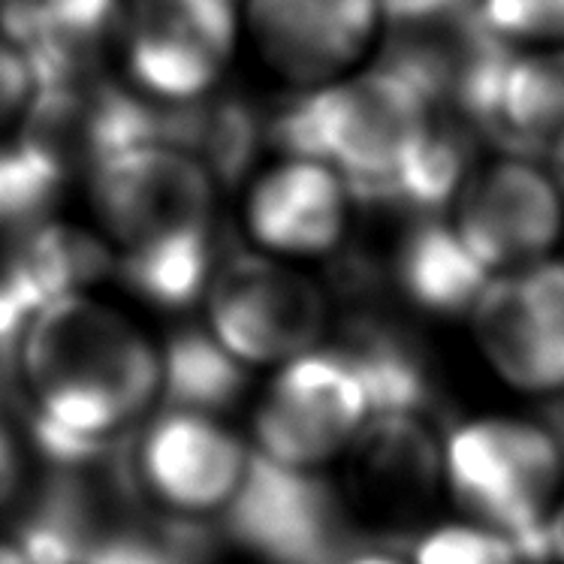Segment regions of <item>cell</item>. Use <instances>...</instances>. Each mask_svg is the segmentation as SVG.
Listing matches in <instances>:
<instances>
[{"label": "cell", "instance_id": "cell-1", "mask_svg": "<svg viewBox=\"0 0 564 564\" xmlns=\"http://www.w3.org/2000/svg\"><path fill=\"white\" fill-rule=\"evenodd\" d=\"M15 375L31 402V441L52 465L109 456L161 399V350L88 293L36 314L15 347Z\"/></svg>", "mask_w": 564, "mask_h": 564}, {"label": "cell", "instance_id": "cell-2", "mask_svg": "<svg viewBox=\"0 0 564 564\" xmlns=\"http://www.w3.org/2000/svg\"><path fill=\"white\" fill-rule=\"evenodd\" d=\"M116 275L154 308L194 305L215 272V178L173 145H133L91 166Z\"/></svg>", "mask_w": 564, "mask_h": 564}, {"label": "cell", "instance_id": "cell-3", "mask_svg": "<svg viewBox=\"0 0 564 564\" xmlns=\"http://www.w3.org/2000/svg\"><path fill=\"white\" fill-rule=\"evenodd\" d=\"M441 100L395 61L345 73L341 79L305 88L300 100L269 127L284 158L326 163L341 175L350 196H366L404 161Z\"/></svg>", "mask_w": 564, "mask_h": 564}, {"label": "cell", "instance_id": "cell-4", "mask_svg": "<svg viewBox=\"0 0 564 564\" xmlns=\"http://www.w3.org/2000/svg\"><path fill=\"white\" fill-rule=\"evenodd\" d=\"M564 492V441L517 414L474 416L444 441V496L465 519L543 558V529Z\"/></svg>", "mask_w": 564, "mask_h": 564}, {"label": "cell", "instance_id": "cell-5", "mask_svg": "<svg viewBox=\"0 0 564 564\" xmlns=\"http://www.w3.org/2000/svg\"><path fill=\"white\" fill-rule=\"evenodd\" d=\"M341 459L345 474L333 486L347 522L366 525L380 541L420 534L444 498V441L426 414H371Z\"/></svg>", "mask_w": 564, "mask_h": 564}, {"label": "cell", "instance_id": "cell-6", "mask_svg": "<svg viewBox=\"0 0 564 564\" xmlns=\"http://www.w3.org/2000/svg\"><path fill=\"white\" fill-rule=\"evenodd\" d=\"M447 220L489 275H505L562 248L564 187L538 158L501 151L474 163Z\"/></svg>", "mask_w": 564, "mask_h": 564}, {"label": "cell", "instance_id": "cell-7", "mask_svg": "<svg viewBox=\"0 0 564 564\" xmlns=\"http://www.w3.org/2000/svg\"><path fill=\"white\" fill-rule=\"evenodd\" d=\"M208 329L245 366L302 357L321 345L329 305L300 269L263 253H245L208 278Z\"/></svg>", "mask_w": 564, "mask_h": 564}, {"label": "cell", "instance_id": "cell-8", "mask_svg": "<svg viewBox=\"0 0 564 564\" xmlns=\"http://www.w3.org/2000/svg\"><path fill=\"white\" fill-rule=\"evenodd\" d=\"M371 416L369 392L341 347L288 359L253 414L257 453L314 471L338 459Z\"/></svg>", "mask_w": 564, "mask_h": 564}, {"label": "cell", "instance_id": "cell-9", "mask_svg": "<svg viewBox=\"0 0 564 564\" xmlns=\"http://www.w3.org/2000/svg\"><path fill=\"white\" fill-rule=\"evenodd\" d=\"M220 517L232 546L263 564H338L354 531L329 480L260 453Z\"/></svg>", "mask_w": 564, "mask_h": 564}, {"label": "cell", "instance_id": "cell-10", "mask_svg": "<svg viewBox=\"0 0 564 564\" xmlns=\"http://www.w3.org/2000/svg\"><path fill=\"white\" fill-rule=\"evenodd\" d=\"M465 321L505 387L538 399L564 395V260L492 275Z\"/></svg>", "mask_w": 564, "mask_h": 564}, {"label": "cell", "instance_id": "cell-11", "mask_svg": "<svg viewBox=\"0 0 564 564\" xmlns=\"http://www.w3.org/2000/svg\"><path fill=\"white\" fill-rule=\"evenodd\" d=\"M121 55L139 94L185 104L206 97L239 40L236 0H130L118 24Z\"/></svg>", "mask_w": 564, "mask_h": 564}, {"label": "cell", "instance_id": "cell-12", "mask_svg": "<svg viewBox=\"0 0 564 564\" xmlns=\"http://www.w3.org/2000/svg\"><path fill=\"white\" fill-rule=\"evenodd\" d=\"M453 79V100L507 154L538 158L564 130V52L510 48L477 31Z\"/></svg>", "mask_w": 564, "mask_h": 564}, {"label": "cell", "instance_id": "cell-13", "mask_svg": "<svg viewBox=\"0 0 564 564\" xmlns=\"http://www.w3.org/2000/svg\"><path fill=\"white\" fill-rule=\"evenodd\" d=\"M251 453L215 416L166 408L127 441V468L139 496L178 519L220 513L242 484Z\"/></svg>", "mask_w": 564, "mask_h": 564}, {"label": "cell", "instance_id": "cell-14", "mask_svg": "<svg viewBox=\"0 0 564 564\" xmlns=\"http://www.w3.org/2000/svg\"><path fill=\"white\" fill-rule=\"evenodd\" d=\"M375 0H245V31L275 76L317 88L354 73L378 40Z\"/></svg>", "mask_w": 564, "mask_h": 564}, {"label": "cell", "instance_id": "cell-15", "mask_svg": "<svg viewBox=\"0 0 564 564\" xmlns=\"http://www.w3.org/2000/svg\"><path fill=\"white\" fill-rule=\"evenodd\" d=\"M109 272H116L112 248L88 230L40 224L19 236L0 260V357L15 362V347L36 314Z\"/></svg>", "mask_w": 564, "mask_h": 564}, {"label": "cell", "instance_id": "cell-16", "mask_svg": "<svg viewBox=\"0 0 564 564\" xmlns=\"http://www.w3.org/2000/svg\"><path fill=\"white\" fill-rule=\"evenodd\" d=\"M350 187L326 163L284 158L245 199V227L275 257H326L347 232Z\"/></svg>", "mask_w": 564, "mask_h": 564}, {"label": "cell", "instance_id": "cell-17", "mask_svg": "<svg viewBox=\"0 0 564 564\" xmlns=\"http://www.w3.org/2000/svg\"><path fill=\"white\" fill-rule=\"evenodd\" d=\"M392 272L404 300L435 317H468L492 278L465 248L447 215L420 218L404 232Z\"/></svg>", "mask_w": 564, "mask_h": 564}, {"label": "cell", "instance_id": "cell-18", "mask_svg": "<svg viewBox=\"0 0 564 564\" xmlns=\"http://www.w3.org/2000/svg\"><path fill=\"white\" fill-rule=\"evenodd\" d=\"M474 163L468 137L438 112L390 178L380 182L362 203L408 208L416 218L444 215Z\"/></svg>", "mask_w": 564, "mask_h": 564}, {"label": "cell", "instance_id": "cell-19", "mask_svg": "<svg viewBox=\"0 0 564 564\" xmlns=\"http://www.w3.org/2000/svg\"><path fill=\"white\" fill-rule=\"evenodd\" d=\"M248 387L245 362L232 357L212 329L187 326L161 350V399L175 411L224 414Z\"/></svg>", "mask_w": 564, "mask_h": 564}, {"label": "cell", "instance_id": "cell-20", "mask_svg": "<svg viewBox=\"0 0 564 564\" xmlns=\"http://www.w3.org/2000/svg\"><path fill=\"white\" fill-rule=\"evenodd\" d=\"M341 350L366 383L371 414L426 411L429 378L423 357L395 329L375 321H359L347 329Z\"/></svg>", "mask_w": 564, "mask_h": 564}, {"label": "cell", "instance_id": "cell-21", "mask_svg": "<svg viewBox=\"0 0 564 564\" xmlns=\"http://www.w3.org/2000/svg\"><path fill=\"white\" fill-rule=\"evenodd\" d=\"M529 550L474 519L438 522L416 534L411 564H531Z\"/></svg>", "mask_w": 564, "mask_h": 564}, {"label": "cell", "instance_id": "cell-22", "mask_svg": "<svg viewBox=\"0 0 564 564\" xmlns=\"http://www.w3.org/2000/svg\"><path fill=\"white\" fill-rule=\"evenodd\" d=\"M477 31L510 48L564 52V0H474Z\"/></svg>", "mask_w": 564, "mask_h": 564}, {"label": "cell", "instance_id": "cell-23", "mask_svg": "<svg viewBox=\"0 0 564 564\" xmlns=\"http://www.w3.org/2000/svg\"><path fill=\"white\" fill-rule=\"evenodd\" d=\"M34 94L36 82L28 61L0 34V137H10L19 130Z\"/></svg>", "mask_w": 564, "mask_h": 564}, {"label": "cell", "instance_id": "cell-24", "mask_svg": "<svg viewBox=\"0 0 564 564\" xmlns=\"http://www.w3.org/2000/svg\"><path fill=\"white\" fill-rule=\"evenodd\" d=\"M383 19L402 24H429L459 12L468 0H375Z\"/></svg>", "mask_w": 564, "mask_h": 564}, {"label": "cell", "instance_id": "cell-25", "mask_svg": "<svg viewBox=\"0 0 564 564\" xmlns=\"http://www.w3.org/2000/svg\"><path fill=\"white\" fill-rule=\"evenodd\" d=\"M543 558H550L553 564H564V492L555 501L550 522L543 529Z\"/></svg>", "mask_w": 564, "mask_h": 564}, {"label": "cell", "instance_id": "cell-26", "mask_svg": "<svg viewBox=\"0 0 564 564\" xmlns=\"http://www.w3.org/2000/svg\"><path fill=\"white\" fill-rule=\"evenodd\" d=\"M338 564H408V562H402V558H399L395 553H390V550L371 546V550H357V553H347Z\"/></svg>", "mask_w": 564, "mask_h": 564}, {"label": "cell", "instance_id": "cell-27", "mask_svg": "<svg viewBox=\"0 0 564 564\" xmlns=\"http://www.w3.org/2000/svg\"><path fill=\"white\" fill-rule=\"evenodd\" d=\"M543 163L553 170V175L558 178V182H562V187H564V130L558 133V137H555V142L550 145V151L543 154Z\"/></svg>", "mask_w": 564, "mask_h": 564}, {"label": "cell", "instance_id": "cell-28", "mask_svg": "<svg viewBox=\"0 0 564 564\" xmlns=\"http://www.w3.org/2000/svg\"><path fill=\"white\" fill-rule=\"evenodd\" d=\"M562 248H564V242H562Z\"/></svg>", "mask_w": 564, "mask_h": 564}]
</instances>
